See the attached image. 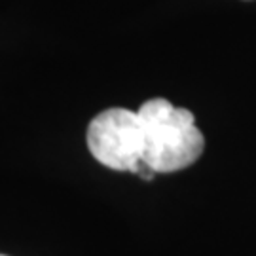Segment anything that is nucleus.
I'll list each match as a JSON object with an SVG mask.
<instances>
[{
  "mask_svg": "<svg viewBox=\"0 0 256 256\" xmlns=\"http://www.w3.org/2000/svg\"><path fill=\"white\" fill-rule=\"evenodd\" d=\"M88 148L99 164L114 171L138 173L144 154V129L138 112L102 110L88 128Z\"/></svg>",
  "mask_w": 256,
  "mask_h": 256,
  "instance_id": "nucleus-2",
  "label": "nucleus"
},
{
  "mask_svg": "<svg viewBox=\"0 0 256 256\" xmlns=\"http://www.w3.org/2000/svg\"><path fill=\"white\" fill-rule=\"evenodd\" d=\"M0 256H2V254H0Z\"/></svg>",
  "mask_w": 256,
  "mask_h": 256,
  "instance_id": "nucleus-3",
  "label": "nucleus"
},
{
  "mask_svg": "<svg viewBox=\"0 0 256 256\" xmlns=\"http://www.w3.org/2000/svg\"><path fill=\"white\" fill-rule=\"evenodd\" d=\"M144 129L142 164L154 173H174L200 160L205 138L190 110L150 99L137 110Z\"/></svg>",
  "mask_w": 256,
  "mask_h": 256,
  "instance_id": "nucleus-1",
  "label": "nucleus"
}]
</instances>
